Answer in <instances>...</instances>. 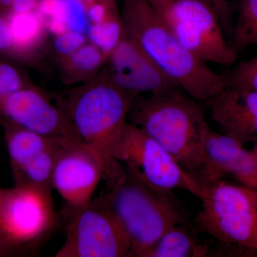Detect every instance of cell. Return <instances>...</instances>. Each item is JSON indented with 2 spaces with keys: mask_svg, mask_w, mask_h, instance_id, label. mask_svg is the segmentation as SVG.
Returning a JSON list of instances; mask_svg holds the SVG:
<instances>
[{
  "mask_svg": "<svg viewBox=\"0 0 257 257\" xmlns=\"http://www.w3.org/2000/svg\"><path fill=\"white\" fill-rule=\"evenodd\" d=\"M12 245H15L14 243L10 242L8 240L4 239V238L2 237L0 238V254L2 253H3V251H5V250L8 248H10Z\"/></svg>",
  "mask_w": 257,
  "mask_h": 257,
  "instance_id": "cell-33",
  "label": "cell"
},
{
  "mask_svg": "<svg viewBox=\"0 0 257 257\" xmlns=\"http://www.w3.org/2000/svg\"><path fill=\"white\" fill-rule=\"evenodd\" d=\"M13 40L7 19L0 15V52L13 53Z\"/></svg>",
  "mask_w": 257,
  "mask_h": 257,
  "instance_id": "cell-29",
  "label": "cell"
},
{
  "mask_svg": "<svg viewBox=\"0 0 257 257\" xmlns=\"http://www.w3.org/2000/svg\"><path fill=\"white\" fill-rule=\"evenodd\" d=\"M88 20L91 24L102 23L106 19L116 15L111 13L106 9L105 5L102 4H94L88 9L87 12Z\"/></svg>",
  "mask_w": 257,
  "mask_h": 257,
  "instance_id": "cell-28",
  "label": "cell"
},
{
  "mask_svg": "<svg viewBox=\"0 0 257 257\" xmlns=\"http://www.w3.org/2000/svg\"><path fill=\"white\" fill-rule=\"evenodd\" d=\"M6 191L0 190V211H1L2 207H3V203H4L5 197H6Z\"/></svg>",
  "mask_w": 257,
  "mask_h": 257,
  "instance_id": "cell-34",
  "label": "cell"
},
{
  "mask_svg": "<svg viewBox=\"0 0 257 257\" xmlns=\"http://www.w3.org/2000/svg\"><path fill=\"white\" fill-rule=\"evenodd\" d=\"M106 62L102 75L134 97L143 93L154 94L180 88L126 32Z\"/></svg>",
  "mask_w": 257,
  "mask_h": 257,
  "instance_id": "cell-11",
  "label": "cell"
},
{
  "mask_svg": "<svg viewBox=\"0 0 257 257\" xmlns=\"http://www.w3.org/2000/svg\"><path fill=\"white\" fill-rule=\"evenodd\" d=\"M104 177V166L92 150L82 142H64L56 157L52 186L65 201L67 209L89 204Z\"/></svg>",
  "mask_w": 257,
  "mask_h": 257,
  "instance_id": "cell-10",
  "label": "cell"
},
{
  "mask_svg": "<svg viewBox=\"0 0 257 257\" xmlns=\"http://www.w3.org/2000/svg\"><path fill=\"white\" fill-rule=\"evenodd\" d=\"M257 170L250 151L236 140L211 128L204 142L202 168L198 179L202 190L223 180L226 176L247 175Z\"/></svg>",
  "mask_w": 257,
  "mask_h": 257,
  "instance_id": "cell-13",
  "label": "cell"
},
{
  "mask_svg": "<svg viewBox=\"0 0 257 257\" xmlns=\"http://www.w3.org/2000/svg\"><path fill=\"white\" fill-rule=\"evenodd\" d=\"M211 119L242 145L257 144V92L225 88L208 101Z\"/></svg>",
  "mask_w": 257,
  "mask_h": 257,
  "instance_id": "cell-14",
  "label": "cell"
},
{
  "mask_svg": "<svg viewBox=\"0 0 257 257\" xmlns=\"http://www.w3.org/2000/svg\"><path fill=\"white\" fill-rule=\"evenodd\" d=\"M23 88V80L18 70L10 64L0 63V104Z\"/></svg>",
  "mask_w": 257,
  "mask_h": 257,
  "instance_id": "cell-24",
  "label": "cell"
},
{
  "mask_svg": "<svg viewBox=\"0 0 257 257\" xmlns=\"http://www.w3.org/2000/svg\"><path fill=\"white\" fill-rule=\"evenodd\" d=\"M6 19L13 40V53L25 55L40 45L47 29L36 11H11Z\"/></svg>",
  "mask_w": 257,
  "mask_h": 257,
  "instance_id": "cell-17",
  "label": "cell"
},
{
  "mask_svg": "<svg viewBox=\"0 0 257 257\" xmlns=\"http://www.w3.org/2000/svg\"><path fill=\"white\" fill-rule=\"evenodd\" d=\"M206 3L215 13L225 37L231 38L232 35L234 23H233V12L229 0H202Z\"/></svg>",
  "mask_w": 257,
  "mask_h": 257,
  "instance_id": "cell-27",
  "label": "cell"
},
{
  "mask_svg": "<svg viewBox=\"0 0 257 257\" xmlns=\"http://www.w3.org/2000/svg\"><path fill=\"white\" fill-rule=\"evenodd\" d=\"M124 32L121 18L116 15L106 19L102 23L91 24L87 34L91 43L100 49L108 59L119 45Z\"/></svg>",
  "mask_w": 257,
  "mask_h": 257,
  "instance_id": "cell-21",
  "label": "cell"
},
{
  "mask_svg": "<svg viewBox=\"0 0 257 257\" xmlns=\"http://www.w3.org/2000/svg\"><path fill=\"white\" fill-rule=\"evenodd\" d=\"M82 2H85V3H91V2L94 1V0H81Z\"/></svg>",
  "mask_w": 257,
  "mask_h": 257,
  "instance_id": "cell-36",
  "label": "cell"
},
{
  "mask_svg": "<svg viewBox=\"0 0 257 257\" xmlns=\"http://www.w3.org/2000/svg\"><path fill=\"white\" fill-rule=\"evenodd\" d=\"M66 239L57 257H130L131 243L102 195L68 209Z\"/></svg>",
  "mask_w": 257,
  "mask_h": 257,
  "instance_id": "cell-7",
  "label": "cell"
},
{
  "mask_svg": "<svg viewBox=\"0 0 257 257\" xmlns=\"http://www.w3.org/2000/svg\"><path fill=\"white\" fill-rule=\"evenodd\" d=\"M221 77L225 88L257 92V55L249 60L239 62Z\"/></svg>",
  "mask_w": 257,
  "mask_h": 257,
  "instance_id": "cell-22",
  "label": "cell"
},
{
  "mask_svg": "<svg viewBox=\"0 0 257 257\" xmlns=\"http://www.w3.org/2000/svg\"><path fill=\"white\" fill-rule=\"evenodd\" d=\"M62 58V66L67 75L79 79L92 75L107 60L102 51L92 43H86L74 53Z\"/></svg>",
  "mask_w": 257,
  "mask_h": 257,
  "instance_id": "cell-20",
  "label": "cell"
},
{
  "mask_svg": "<svg viewBox=\"0 0 257 257\" xmlns=\"http://www.w3.org/2000/svg\"><path fill=\"white\" fill-rule=\"evenodd\" d=\"M68 5L67 27L70 31L87 34L89 27L87 12L81 0H67Z\"/></svg>",
  "mask_w": 257,
  "mask_h": 257,
  "instance_id": "cell-25",
  "label": "cell"
},
{
  "mask_svg": "<svg viewBox=\"0 0 257 257\" xmlns=\"http://www.w3.org/2000/svg\"><path fill=\"white\" fill-rule=\"evenodd\" d=\"M243 187L249 197L251 198V200L253 201V204H255L257 209V188H249V187H244V186H243Z\"/></svg>",
  "mask_w": 257,
  "mask_h": 257,
  "instance_id": "cell-32",
  "label": "cell"
},
{
  "mask_svg": "<svg viewBox=\"0 0 257 257\" xmlns=\"http://www.w3.org/2000/svg\"><path fill=\"white\" fill-rule=\"evenodd\" d=\"M101 195L128 234L130 257H145L167 231L189 221L173 191L152 187L124 168L117 178L106 182Z\"/></svg>",
  "mask_w": 257,
  "mask_h": 257,
  "instance_id": "cell-3",
  "label": "cell"
},
{
  "mask_svg": "<svg viewBox=\"0 0 257 257\" xmlns=\"http://www.w3.org/2000/svg\"><path fill=\"white\" fill-rule=\"evenodd\" d=\"M62 140L65 139L45 136L15 124L7 133L8 152L13 168L18 170Z\"/></svg>",
  "mask_w": 257,
  "mask_h": 257,
  "instance_id": "cell-16",
  "label": "cell"
},
{
  "mask_svg": "<svg viewBox=\"0 0 257 257\" xmlns=\"http://www.w3.org/2000/svg\"><path fill=\"white\" fill-rule=\"evenodd\" d=\"M243 186L249 188H257V170L247 175L235 177Z\"/></svg>",
  "mask_w": 257,
  "mask_h": 257,
  "instance_id": "cell-31",
  "label": "cell"
},
{
  "mask_svg": "<svg viewBox=\"0 0 257 257\" xmlns=\"http://www.w3.org/2000/svg\"><path fill=\"white\" fill-rule=\"evenodd\" d=\"M134 98L101 75L72 91L66 103L74 130L102 162L105 182L124 171L113 152L128 123Z\"/></svg>",
  "mask_w": 257,
  "mask_h": 257,
  "instance_id": "cell-4",
  "label": "cell"
},
{
  "mask_svg": "<svg viewBox=\"0 0 257 257\" xmlns=\"http://www.w3.org/2000/svg\"><path fill=\"white\" fill-rule=\"evenodd\" d=\"M237 10L231 45L237 51L257 47V0H238Z\"/></svg>",
  "mask_w": 257,
  "mask_h": 257,
  "instance_id": "cell-19",
  "label": "cell"
},
{
  "mask_svg": "<svg viewBox=\"0 0 257 257\" xmlns=\"http://www.w3.org/2000/svg\"><path fill=\"white\" fill-rule=\"evenodd\" d=\"M35 11L41 17L45 27L49 23H56L67 26L68 15L67 0H41Z\"/></svg>",
  "mask_w": 257,
  "mask_h": 257,
  "instance_id": "cell-23",
  "label": "cell"
},
{
  "mask_svg": "<svg viewBox=\"0 0 257 257\" xmlns=\"http://www.w3.org/2000/svg\"><path fill=\"white\" fill-rule=\"evenodd\" d=\"M56 220L52 192L19 185L7 192L0 211V235L15 245L30 242L48 232Z\"/></svg>",
  "mask_w": 257,
  "mask_h": 257,
  "instance_id": "cell-9",
  "label": "cell"
},
{
  "mask_svg": "<svg viewBox=\"0 0 257 257\" xmlns=\"http://www.w3.org/2000/svg\"><path fill=\"white\" fill-rule=\"evenodd\" d=\"M66 140L42 152L35 158L15 170L19 185L31 186L52 192V177L56 157L59 149Z\"/></svg>",
  "mask_w": 257,
  "mask_h": 257,
  "instance_id": "cell-18",
  "label": "cell"
},
{
  "mask_svg": "<svg viewBox=\"0 0 257 257\" xmlns=\"http://www.w3.org/2000/svg\"><path fill=\"white\" fill-rule=\"evenodd\" d=\"M0 109L21 127L45 136L83 143L69 119L66 106L57 107L36 89L23 88L7 97L0 104Z\"/></svg>",
  "mask_w": 257,
  "mask_h": 257,
  "instance_id": "cell-12",
  "label": "cell"
},
{
  "mask_svg": "<svg viewBox=\"0 0 257 257\" xmlns=\"http://www.w3.org/2000/svg\"><path fill=\"white\" fill-rule=\"evenodd\" d=\"M250 152L252 154L253 157H254L255 160L257 162V144L253 145L252 150H250Z\"/></svg>",
  "mask_w": 257,
  "mask_h": 257,
  "instance_id": "cell-35",
  "label": "cell"
},
{
  "mask_svg": "<svg viewBox=\"0 0 257 257\" xmlns=\"http://www.w3.org/2000/svg\"><path fill=\"white\" fill-rule=\"evenodd\" d=\"M86 43L87 38L84 34L68 30L57 35L54 42V48L59 55L65 57L74 53Z\"/></svg>",
  "mask_w": 257,
  "mask_h": 257,
  "instance_id": "cell-26",
  "label": "cell"
},
{
  "mask_svg": "<svg viewBox=\"0 0 257 257\" xmlns=\"http://www.w3.org/2000/svg\"><path fill=\"white\" fill-rule=\"evenodd\" d=\"M180 89L135 96L128 120L158 142L198 183L210 128L199 101Z\"/></svg>",
  "mask_w": 257,
  "mask_h": 257,
  "instance_id": "cell-1",
  "label": "cell"
},
{
  "mask_svg": "<svg viewBox=\"0 0 257 257\" xmlns=\"http://www.w3.org/2000/svg\"><path fill=\"white\" fill-rule=\"evenodd\" d=\"M202 208L194 221L211 236L221 253L257 257V209L242 187L220 181L203 189Z\"/></svg>",
  "mask_w": 257,
  "mask_h": 257,
  "instance_id": "cell-5",
  "label": "cell"
},
{
  "mask_svg": "<svg viewBox=\"0 0 257 257\" xmlns=\"http://www.w3.org/2000/svg\"><path fill=\"white\" fill-rule=\"evenodd\" d=\"M113 157L132 175L149 185L165 190L180 189L200 198L199 184L179 165L155 139L128 122L115 147Z\"/></svg>",
  "mask_w": 257,
  "mask_h": 257,
  "instance_id": "cell-8",
  "label": "cell"
},
{
  "mask_svg": "<svg viewBox=\"0 0 257 257\" xmlns=\"http://www.w3.org/2000/svg\"><path fill=\"white\" fill-rule=\"evenodd\" d=\"M38 6V0H13L12 11L17 13H29L34 11Z\"/></svg>",
  "mask_w": 257,
  "mask_h": 257,
  "instance_id": "cell-30",
  "label": "cell"
},
{
  "mask_svg": "<svg viewBox=\"0 0 257 257\" xmlns=\"http://www.w3.org/2000/svg\"><path fill=\"white\" fill-rule=\"evenodd\" d=\"M121 20L126 35L193 99L208 102L224 90L221 75L179 41L149 0H126Z\"/></svg>",
  "mask_w": 257,
  "mask_h": 257,
  "instance_id": "cell-2",
  "label": "cell"
},
{
  "mask_svg": "<svg viewBox=\"0 0 257 257\" xmlns=\"http://www.w3.org/2000/svg\"><path fill=\"white\" fill-rule=\"evenodd\" d=\"M179 41L205 62L228 66L237 50L226 40L217 17L202 0H149Z\"/></svg>",
  "mask_w": 257,
  "mask_h": 257,
  "instance_id": "cell-6",
  "label": "cell"
},
{
  "mask_svg": "<svg viewBox=\"0 0 257 257\" xmlns=\"http://www.w3.org/2000/svg\"><path fill=\"white\" fill-rule=\"evenodd\" d=\"M199 232L189 221L177 224L160 238L145 257H202L210 252L207 243L202 242Z\"/></svg>",
  "mask_w": 257,
  "mask_h": 257,
  "instance_id": "cell-15",
  "label": "cell"
}]
</instances>
